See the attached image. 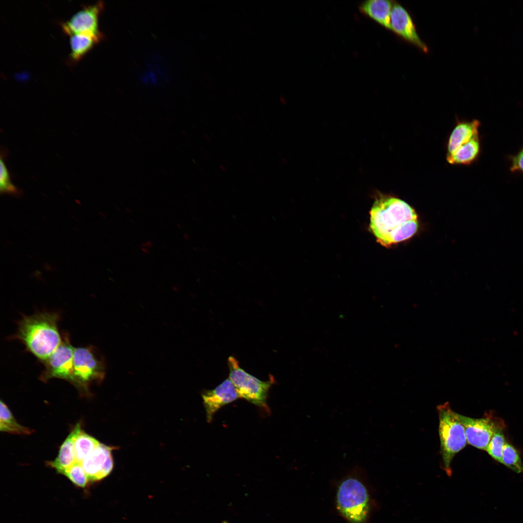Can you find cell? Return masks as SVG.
Wrapping results in <instances>:
<instances>
[{
    "instance_id": "obj_1",
    "label": "cell",
    "mask_w": 523,
    "mask_h": 523,
    "mask_svg": "<svg viewBox=\"0 0 523 523\" xmlns=\"http://www.w3.org/2000/svg\"><path fill=\"white\" fill-rule=\"evenodd\" d=\"M369 228L377 241L389 247L417 231V214L409 204L395 196L379 193L369 212Z\"/></svg>"
},
{
    "instance_id": "obj_2",
    "label": "cell",
    "mask_w": 523,
    "mask_h": 523,
    "mask_svg": "<svg viewBox=\"0 0 523 523\" xmlns=\"http://www.w3.org/2000/svg\"><path fill=\"white\" fill-rule=\"evenodd\" d=\"M59 319L58 314L54 312L25 316L20 321L14 338L44 363L62 341L58 329Z\"/></svg>"
},
{
    "instance_id": "obj_3",
    "label": "cell",
    "mask_w": 523,
    "mask_h": 523,
    "mask_svg": "<svg viewBox=\"0 0 523 523\" xmlns=\"http://www.w3.org/2000/svg\"><path fill=\"white\" fill-rule=\"evenodd\" d=\"M439 415L438 432L444 469L451 476V462L455 455L467 443L464 428L458 414L453 411L448 402L437 406Z\"/></svg>"
},
{
    "instance_id": "obj_4",
    "label": "cell",
    "mask_w": 523,
    "mask_h": 523,
    "mask_svg": "<svg viewBox=\"0 0 523 523\" xmlns=\"http://www.w3.org/2000/svg\"><path fill=\"white\" fill-rule=\"evenodd\" d=\"M477 121L458 120L448 138L446 160L452 165L471 163L477 157L480 148Z\"/></svg>"
},
{
    "instance_id": "obj_5",
    "label": "cell",
    "mask_w": 523,
    "mask_h": 523,
    "mask_svg": "<svg viewBox=\"0 0 523 523\" xmlns=\"http://www.w3.org/2000/svg\"><path fill=\"white\" fill-rule=\"evenodd\" d=\"M337 508L351 523H365L369 511L367 490L355 475L343 479L338 487Z\"/></svg>"
},
{
    "instance_id": "obj_6",
    "label": "cell",
    "mask_w": 523,
    "mask_h": 523,
    "mask_svg": "<svg viewBox=\"0 0 523 523\" xmlns=\"http://www.w3.org/2000/svg\"><path fill=\"white\" fill-rule=\"evenodd\" d=\"M228 363L230 369L229 379L239 398L260 407L267 408L268 390L273 379L262 381L242 369L233 356H230Z\"/></svg>"
},
{
    "instance_id": "obj_7",
    "label": "cell",
    "mask_w": 523,
    "mask_h": 523,
    "mask_svg": "<svg viewBox=\"0 0 523 523\" xmlns=\"http://www.w3.org/2000/svg\"><path fill=\"white\" fill-rule=\"evenodd\" d=\"M104 360L92 346L75 348L73 383L85 388L91 382L101 380L105 373Z\"/></svg>"
},
{
    "instance_id": "obj_8",
    "label": "cell",
    "mask_w": 523,
    "mask_h": 523,
    "mask_svg": "<svg viewBox=\"0 0 523 523\" xmlns=\"http://www.w3.org/2000/svg\"><path fill=\"white\" fill-rule=\"evenodd\" d=\"M75 348L68 336L64 334L59 346L44 363L45 369L41 375L43 381L58 378L73 382V358Z\"/></svg>"
},
{
    "instance_id": "obj_9",
    "label": "cell",
    "mask_w": 523,
    "mask_h": 523,
    "mask_svg": "<svg viewBox=\"0 0 523 523\" xmlns=\"http://www.w3.org/2000/svg\"><path fill=\"white\" fill-rule=\"evenodd\" d=\"M465 430L467 443L481 450H486L492 436L504 427L503 422L492 417L474 418L458 414Z\"/></svg>"
},
{
    "instance_id": "obj_10",
    "label": "cell",
    "mask_w": 523,
    "mask_h": 523,
    "mask_svg": "<svg viewBox=\"0 0 523 523\" xmlns=\"http://www.w3.org/2000/svg\"><path fill=\"white\" fill-rule=\"evenodd\" d=\"M103 8V4L101 1L85 6L62 24L63 31L70 36L86 33L102 39V35L98 30V20Z\"/></svg>"
},
{
    "instance_id": "obj_11",
    "label": "cell",
    "mask_w": 523,
    "mask_h": 523,
    "mask_svg": "<svg viewBox=\"0 0 523 523\" xmlns=\"http://www.w3.org/2000/svg\"><path fill=\"white\" fill-rule=\"evenodd\" d=\"M390 30L424 52L428 51V47L417 33L409 13L402 5L395 2L393 4L391 13Z\"/></svg>"
},
{
    "instance_id": "obj_12",
    "label": "cell",
    "mask_w": 523,
    "mask_h": 523,
    "mask_svg": "<svg viewBox=\"0 0 523 523\" xmlns=\"http://www.w3.org/2000/svg\"><path fill=\"white\" fill-rule=\"evenodd\" d=\"M112 448L101 444L81 462L89 481L99 480L107 476L113 468Z\"/></svg>"
},
{
    "instance_id": "obj_13",
    "label": "cell",
    "mask_w": 523,
    "mask_h": 523,
    "mask_svg": "<svg viewBox=\"0 0 523 523\" xmlns=\"http://www.w3.org/2000/svg\"><path fill=\"white\" fill-rule=\"evenodd\" d=\"M207 419L211 422L213 415L221 407L239 398L234 385L229 378L224 380L215 389L202 394Z\"/></svg>"
},
{
    "instance_id": "obj_14",
    "label": "cell",
    "mask_w": 523,
    "mask_h": 523,
    "mask_svg": "<svg viewBox=\"0 0 523 523\" xmlns=\"http://www.w3.org/2000/svg\"><path fill=\"white\" fill-rule=\"evenodd\" d=\"M81 431L80 424L77 423L62 445L57 457L54 461L49 462V465L58 473L62 474L76 462L75 441Z\"/></svg>"
},
{
    "instance_id": "obj_15",
    "label": "cell",
    "mask_w": 523,
    "mask_h": 523,
    "mask_svg": "<svg viewBox=\"0 0 523 523\" xmlns=\"http://www.w3.org/2000/svg\"><path fill=\"white\" fill-rule=\"evenodd\" d=\"M394 2L388 0H369L360 4V11L390 29V15Z\"/></svg>"
},
{
    "instance_id": "obj_16",
    "label": "cell",
    "mask_w": 523,
    "mask_h": 523,
    "mask_svg": "<svg viewBox=\"0 0 523 523\" xmlns=\"http://www.w3.org/2000/svg\"><path fill=\"white\" fill-rule=\"evenodd\" d=\"M101 38L86 33L73 34L70 36V59L77 61L85 55Z\"/></svg>"
},
{
    "instance_id": "obj_17",
    "label": "cell",
    "mask_w": 523,
    "mask_h": 523,
    "mask_svg": "<svg viewBox=\"0 0 523 523\" xmlns=\"http://www.w3.org/2000/svg\"><path fill=\"white\" fill-rule=\"evenodd\" d=\"M0 430L15 434H29L31 431L19 424L4 402L0 401Z\"/></svg>"
},
{
    "instance_id": "obj_18",
    "label": "cell",
    "mask_w": 523,
    "mask_h": 523,
    "mask_svg": "<svg viewBox=\"0 0 523 523\" xmlns=\"http://www.w3.org/2000/svg\"><path fill=\"white\" fill-rule=\"evenodd\" d=\"M100 444L95 438L81 431L75 441L76 461L81 463Z\"/></svg>"
},
{
    "instance_id": "obj_19",
    "label": "cell",
    "mask_w": 523,
    "mask_h": 523,
    "mask_svg": "<svg viewBox=\"0 0 523 523\" xmlns=\"http://www.w3.org/2000/svg\"><path fill=\"white\" fill-rule=\"evenodd\" d=\"M501 463L517 473L523 472V465L518 451L507 442L503 448Z\"/></svg>"
},
{
    "instance_id": "obj_20",
    "label": "cell",
    "mask_w": 523,
    "mask_h": 523,
    "mask_svg": "<svg viewBox=\"0 0 523 523\" xmlns=\"http://www.w3.org/2000/svg\"><path fill=\"white\" fill-rule=\"evenodd\" d=\"M506 443L503 429H499L492 436L485 450L493 459L502 463V453Z\"/></svg>"
},
{
    "instance_id": "obj_21",
    "label": "cell",
    "mask_w": 523,
    "mask_h": 523,
    "mask_svg": "<svg viewBox=\"0 0 523 523\" xmlns=\"http://www.w3.org/2000/svg\"><path fill=\"white\" fill-rule=\"evenodd\" d=\"M62 474L68 477L74 484L81 488H84L89 481L81 463L77 461L65 469Z\"/></svg>"
},
{
    "instance_id": "obj_22",
    "label": "cell",
    "mask_w": 523,
    "mask_h": 523,
    "mask_svg": "<svg viewBox=\"0 0 523 523\" xmlns=\"http://www.w3.org/2000/svg\"><path fill=\"white\" fill-rule=\"evenodd\" d=\"M0 193L19 196V190L12 183L4 160L0 158Z\"/></svg>"
},
{
    "instance_id": "obj_23",
    "label": "cell",
    "mask_w": 523,
    "mask_h": 523,
    "mask_svg": "<svg viewBox=\"0 0 523 523\" xmlns=\"http://www.w3.org/2000/svg\"><path fill=\"white\" fill-rule=\"evenodd\" d=\"M516 169L523 170V149L514 159L512 169Z\"/></svg>"
},
{
    "instance_id": "obj_24",
    "label": "cell",
    "mask_w": 523,
    "mask_h": 523,
    "mask_svg": "<svg viewBox=\"0 0 523 523\" xmlns=\"http://www.w3.org/2000/svg\"><path fill=\"white\" fill-rule=\"evenodd\" d=\"M154 243L150 240H147L145 242L143 243L141 245V246L148 248H152L154 246Z\"/></svg>"
},
{
    "instance_id": "obj_25",
    "label": "cell",
    "mask_w": 523,
    "mask_h": 523,
    "mask_svg": "<svg viewBox=\"0 0 523 523\" xmlns=\"http://www.w3.org/2000/svg\"><path fill=\"white\" fill-rule=\"evenodd\" d=\"M140 249L143 252H144L146 254L150 253V251L147 248H145V247H142V246H140Z\"/></svg>"
},
{
    "instance_id": "obj_26",
    "label": "cell",
    "mask_w": 523,
    "mask_h": 523,
    "mask_svg": "<svg viewBox=\"0 0 523 523\" xmlns=\"http://www.w3.org/2000/svg\"><path fill=\"white\" fill-rule=\"evenodd\" d=\"M183 237L186 240H188V239L189 238V236L187 233H185L183 235Z\"/></svg>"
},
{
    "instance_id": "obj_27",
    "label": "cell",
    "mask_w": 523,
    "mask_h": 523,
    "mask_svg": "<svg viewBox=\"0 0 523 523\" xmlns=\"http://www.w3.org/2000/svg\"><path fill=\"white\" fill-rule=\"evenodd\" d=\"M129 209H128V208H126V209H125V210H126V211H127V212L128 213H131V211L130 210H129Z\"/></svg>"
},
{
    "instance_id": "obj_28",
    "label": "cell",
    "mask_w": 523,
    "mask_h": 523,
    "mask_svg": "<svg viewBox=\"0 0 523 523\" xmlns=\"http://www.w3.org/2000/svg\"><path fill=\"white\" fill-rule=\"evenodd\" d=\"M177 226L178 227H179L180 228H181V227L180 226V224H177Z\"/></svg>"
}]
</instances>
